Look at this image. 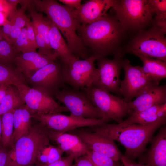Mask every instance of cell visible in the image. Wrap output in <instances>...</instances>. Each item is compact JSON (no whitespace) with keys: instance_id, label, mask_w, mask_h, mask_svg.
<instances>
[{"instance_id":"obj_1","label":"cell","mask_w":166,"mask_h":166,"mask_svg":"<svg viewBox=\"0 0 166 166\" xmlns=\"http://www.w3.org/2000/svg\"><path fill=\"white\" fill-rule=\"evenodd\" d=\"M77 31L91 55L98 58L109 55L122 58L124 47L130 36L119 21L108 13L91 23L81 25Z\"/></svg>"},{"instance_id":"obj_2","label":"cell","mask_w":166,"mask_h":166,"mask_svg":"<svg viewBox=\"0 0 166 166\" xmlns=\"http://www.w3.org/2000/svg\"><path fill=\"white\" fill-rule=\"evenodd\" d=\"M166 118L145 125L132 124L122 127L118 124H108L93 127V132L116 141L125 148L124 156L134 161L140 158L146 150L155 132L165 124Z\"/></svg>"},{"instance_id":"obj_3","label":"cell","mask_w":166,"mask_h":166,"mask_svg":"<svg viewBox=\"0 0 166 166\" xmlns=\"http://www.w3.org/2000/svg\"><path fill=\"white\" fill-rule=\"evenodd\" d=\"M35 9L45 13L65 38L69 48L77 58L85 59L90 56L78 37L77 30L81 24L73 15L74 9L54 0H32Z\"/></svg>"},{"instance_id":"obj_4","label":"cell","mask_w":166,"mask_h":166,"mask_svg":"<svg viewBox=\"0 0 166 166\" xmlns=\"http://www.w3.org/2000/svg\"><path fill=\"white\" fill-rule=\"evenodd\" d=\"M110 14L130 36L152 26L154 14L148 0H117Z\"/></svg>"},{"instance_id":"obj_5","label":"cell","mask_w":166,"mask_h":166,"mask_svg":"<svg viewBox=\"0 0 166 166\" xmlns=\"http://www.w3.org/2000/svg\"><path fill=\"white\" fill-rule=\"evenodd\" d=\"M49 130L39 123L32 126L26 135L18 139L11 148L6 166H28L36 164L44 148L50 145Z\"/></svg>"},{"instance_id":"obj_6","label":"cell","mask_w":166,"mask_h":166,"mask_svg":"<svg viewBox=\"0 0 166 166\" xmlns=\"http://www.w3.org/2000/svg\"><path fill=\"white\" fill-rule=\"evenodd\" d=\"M166 33L152 26L131 35L124 49V54H140L166 63Z\"/></svg>"},{"instance_id":"obj_7","label":"cell","mask_w":166,"mask_h":166,"mask_svg":"<svg viewBox=\"0 0 166 166\" xmlns=\"http://www.w3.org/2000/svg\"><path fill=\"white\" fill-rule=\"evenodd\" d=\"M55 97L65 105L71 116L85 118L103 119L101 112L93 105L89 96L81 90H75L65 85Z\"/></svg>"},{"instance_id":"obj_8","label":"cell","mask_w":166,"mask_h":166,"mask_svg":"<svg viewBox=\"0 0 166 166\" xmlns=\"http://www.w3.org/2000/svg\"><path fill=\"white\" fill-rule=\"evenodd\" d=\"M80 89L89 96L93 105L99 109L102 114L103 119L114 121L119 124L128 115L127 103L123 99L93 86Z\"/></svg>"},{"instance_id":"obj_9","label":"cell","mask_w":166,"mask_h":166,"mask_svg":"<svg viewBox=\"0 0 166 166\" xmlns=\"http://www.w3.org/2000/svg\"><path fill=\"white\" fill-rule=\"evenodd\" d=\"M32 118L39 122L48 130L60 132H67L84 127L102 126L109 121L104 119L80 118L61 113L38 114L31 112Z\"/></svg>"},{"instance_id":"obj_10","label":"cell","mask_w":166,"mask_h":166,"mask_svg":"<svg viewBox=\"0 0 166 166\" xmlns=\"http://www.w3.org/2000/svg\"><path fill=\"white\" fill-rule=\"evenodd\" d=\"M63 64L54 61L40 69L26 79L32 88L39 90L54 98L65 85Z\"/></svg>"},{"instance_id":"obj_11","label":"cell","mask_w":166,"mask_h":166,"mask_svg":"<svg viewBox=\"0 0 166 166\" xmlns=\"http://www.w3.org/2000/svg\"><path fill=\"white\" fill-rule=\"evenodd\" d=\"M122 68L124 71V77L120 82V95L123 96V100L127 103L140 94L150 85L155 82L143 72L141 67L132 66L128 59H122Z\"/></svg>"},{"instance_id":"obj_12","label":"cell","mask_w":166,"mask_h":166,"mask_svg":"<svg viewBox=\"0 0 166 166\" xmlns=\"http://www.w3.org/2000/svg\"><path fill=\"white\" fill-rule=\"evenodd\" d=\"M98 58L92 55L85 59L77 58L69 65L63 64L65 84L76 90L92 86L97 69L95 66L94 61Z\"/></svg>"},{"instance_id":"obj_13","label":"cell","mask_w":166,"mask_h":166,"mask_svg":"<svg viewBox=\"0 0 166 166\" xmlns=\"http://www.w3.org/2000/svg\"><path fill=\"white\" fill-rule=\"evenodd\" d=\"M122 58L110 59L101 57L97 59L98 68L92 83L93 87L120 95V75Z\"/></svg>"},{"instance_id":"obj_14","label":"cell","mask_w":166,"mask_h":166,"mask_svg":"<svg viewBox=\"0 0 166 166\" xmlns=\"http://www.w3.org/2000/svg\"><path fill=\"white\" fill-rule=\"evenodd\" d=\"M27 108L32 113L38 114L59 113L69 111L65 106L57 102L45 93L22 83L16 87Z\"/></svg>"},{"instance_id":"obj_15","label":"cell","mask_w":166,"mask_h":166,"mask_svg":"<svg viewBox=\"0 0 166 166\" xmlns=\"http://www.w3.org/2000/svg\"><path fill=\"white\" fill-rule=\"evenodd\" d=\"M68 132L78 136L88 148L101 155L108 157L116 162L122 154L114 141L95 132L76 129Z\"/></svg>"},{"instance_id":"obj_16","label":"cell","mask_w":166,"mask_h":166,"mask_svg":"<svg viewBox=\"0 0 166 166\" xmlns=\"http://www.w3.org/2000/svg\"><path fill=\"white\" fill-rule=\"evenodd\" d=\"M166 103V85L153 82L136 99L127 103L128 115L135 114L154 106Z\"/></svg>"},{"instance_id":"obj_17","label":"cell","mask_w":166,"mask_h":166,"mask_svg":"<svg viewBox=\"0 0 166 166\" xmlns=\"http://www.w3.org/2000/svg\"><path fill=\"white\" fill-rule=\"evenodd\" d=\"M58 57L59 54L54 51L48 55L36 51L18 53L15 59L14 65L26 79L43 67L54 61Z\"/></svg>"},{"instance_id":"obj_18","label":"cell","mask_w":166,"mask_h":166,"mask_svg":"<svg viewBox=\"0 0 166 166\" xmlns=\"http://www.w3.org/2000/svg\"><path fill=\"white\" fill-rule=\"evenodd\" d=\"M117 0H90L81 4L73 13L81 25L91 23L103 16L113 7Z\"/></svg>"},{"instance_id":"obj_19","label":"cell","mask_w":166,"mask_h":166,"mask_svg":"<svg viewBox=\"0 0 166 166\" xmlns=\"http://www.w3.org/2000/svg\"><path fill=\"white\" fill-rule=\"evenodd\" d=\"M50 140L57 144L58 147L75 160L87 154L89 149L77 135L70 133L60 132L49 130Z\"/></svg>"},{"instance_id":"obj_20","label":"cell","mask_w":166,"mask_h":166,"mask_svg":"<svg viewBox=\"0 0 166 166\" xmlns=\"http://www.w3.org/2000/svg\"><path fill=\"white\" fill-rule=\"evenodd\" d=\"M150 147L146 156L142 157L139 163L150 166H166V127L160 128L150 141Z\"/></svg>"},{"instance_id":"obj_21","label":"cell","mask_w":166,"mask_h":166,"mask_svg":"<svg viewBox=\"0 0 166 166\" xmlns=\"http://www.w3.org/2000/svg\"><path fill=\"white\" fill-rule=\"evenodd\" d=\"M47 18L49 25V38L50 46L58 53L63 65H69L77 58L69 49L66 42L57 26Z\"/></svg>"},{"instance_id":"obj_22","label":"cell","mask_w":166,"mask_h":166,"mask_svg":"<svg viewBox=\"0 0 166 166\" xmlns=\"http://www.w3.org/2000/svg\"><path fill=\"white\" fill-rule=\"evenodd\" d=\"M165 118H166V103L154 106L130 115L125 120L118 124L122 127L134 124L145 125Z\"/></svg>"},{"instance_id":"obj_23","label":"cell","mask_w":166,"mask_h":166,"mask_svg":"<svg viewBox=\"0 0 166 166\" xmlns=\"http://www.w3.org/2000/svg\"><path fill=\"white\" fill-rule=\"evenodd\" d=\"M31 111L26 105L14 109V144L20 137L27 134L32 128Z\"/></svg>"},{"instance_id":"obj_24","label":"cell","mask_w":166,"mask_h":166,"mask_svg":"<svg viewBox=\"0 0 166 166\" xmlns=\"http://www.w3.org/2000/svg\"><path fill=\"white\" fill-rule=\"evenodd\" d=\"M141 60L143 66V72L149 76L155 82L159 83L160 81L166 77V63L156 59L136 54Z\"/></svg>"},{"instance_id":"obj_25","label":"cell","mask_w":166,"mask_h":166,"mask_svg":"<svg viewBox=\"0 0 166 166\" xmlns=\"http://www.w3.org/2000/svg\"><path fill=\"white\" fill-rule=\"evenodd\" d=\"M26 9L32 18L35 35L38 36L43 38L49 50L51 53L54 52V51L49 45V25L47 17H44L42 14L37 11L31 0L30 1Z\"/></svg>"},{"instance_id":"obj_26","label":"cell","mask_w":166,"mask_h":166,"mask_svg":"<svg viewBox=\"0 0 166 166\" xmlns=\"http://www.w3.org/2000/svg\"><path fill=\"white\" fill-rule=\"evenodd\" d=\"M25 105L17 88L14 85H9L0 103V116Z\"/></svg>"},{"instance_id":"obj_27","label":"cell","mask_w":166,"mask_h":166,"mask_svg":"<svg viewBox=\"0 0 166 166\" xmlns=\"http://www.w3.org/2000/svg\"><path fill=\"white\" fill-rule=\"evenodd\" d=\"M26 82L23 75L16 67L0 65V86L13 85L17 87Z\"/></svg>"},{"instance_id":"obj_28","label":"cell","mask_w":166,"mask_h":166,"mask_svg":"<svg viewBox=\"0 0 166 166\" xmlns=\"http://www.w3.org/2000/svg\"><path fill=\"white\" fill-rule=\"evenodd\" d=\"M14 109L1 116L2 143L5 148L14 146L13 140L14 132Z\"/></svg>"},{"instance_id":"obj_29","label":"cell","mask_w":166,"mask_h":166,"mask_svg":"<svg viewBox=\"0 0 166 166\" xmlns=\"http://www.w3.org/2000/svg\"><path fill=\"white\" fill-rule=\"evenodd\" d=\"M18 53L14 46L5 40L0 41V65L14 66Z\"/></svg>"},{"instance_id":"obj_30","label":"cell","mask_w":166,"mask_h":166,"mask_svg":"<svg viewBox=\"0 0 166 166\" xmlns=\"http://www.w3.org/2000/svg\"><path fill=\"white\" fill-rule=\"evenodd\" d=\"M30 0H21V7L15 11L9 18L13 26L22 29L25 26L28 18L25 14V11Z\"/></svg>"},{"instance_id":"obj_31","label":"cell","mask_w":166,"mask_h":166,"mask_svg":"<svg viewBox=\"0 0 166 166\" xmlns=\"http://www.w3.org/2000/svg\"><path fill=\"white\" fill-rule=\"evenodd\" d=\"M14 46L18 52L24 53L36 51V49L34 47L28 38L25 27L22 28Z\"/></svg>"},{"instance_id":"obj_32","label":"cell","mask_w":166,"mask_h":166,"mask_svg":"<svg viewBox=\"0 0 166 166\" xmlns=\"http://www.w3.org/2000/svg\"><path fill=\"white\" fill-rule=\"evenodd\" d=\"M87 154L93 166H115L117 162L110 158L100 155L92 150H89Z\"/></svg>"},{"instance_id":"obj_33","label":"cell","mask_w":166,"mask_h":166,"mask_svg":"<svg viewBox=\"0 0 166 166\" xmlns=\"http://www.w3.org/2000/svg\"><path fill=\"white\" fill-rule=\"evenodd\" d=\"M155 17L166 18V0H148Z\"/></svg>"},{"instance_id":"obj_34","label":"cell","mask_w":166,"mask_h":166,"mask_svg":"<svg viewBox=\"0 0 166 166\" xmlns=\"http://www.w3.org/2000/svg\"><path fill=\"white\" fill-rule=\"evenodd\" d=\"M25 26L26 29L27 36L29 40L35 49L38 48L36 41L34 26L32 21L28 18Z\"/></svg>"},{"instance_id":"obj_35","label":"cell","mask_w":166,"mask_h":166,"mask_svg":"<svg viewBox=\"0 0 166 166\" xmlns=\"http://www.w3.org/2000/svg\"><path fill=\"white\" fill-rule=\"evenodd\" d=\"M64 152L58 147L51 146L48 156V161L46 164L56 161L61 157Z\"/></svg>"},{"instance_id":"obj_36","label":"cell","mask_w":166,"mask_h":166,"mask_svg":"<svg viewBox=\"0 0 166 166\" xmlns=\"http://www.w3.org/2000/svg\"><path fill=\"white\" fill-rule=\"evenodd\" d=\"M15 11L8 0H0V12L6 18H10Z\"/></svg>"},{"instance_id":"obj_37","label":"cell","mask_w":166,"mask_h":166,"mask_svg":"<svg viewBox=\"0 0 166 166\" xmlns=\"http://www.w3.org/2000/svg\"><path fill=\"white\" fill-rule=\"evenodd\" d=\"M74 158L72 156L61 157L58 160L48 164H38L40 166H70L72 163Z\"/></svg>"},{"instance_id":"obj_38","label":"cell","mask_w":166,"mask_h":166,"mask_svg":"<svg viewBox=\"0 0 166 166\" xmlns=\"http://www.w3.org/2000/svg\"><path fill=\"white\" fill-rule=\"evenodd\" d=\"M11 152V149L8 150L6 148L0 146V166H6Z\"/></svg>"},{"instance_id":"obj_39","label":"cell","mask_w":166,"mask_h":166,"mask_svg":"<svg viewBox=\"0 0 166 166\" xmlns=\"http://www.w3.org/2000/svg\"><path fill=\"white\" fill-rule=\"evenodd\" d=\"M2 25V30L4 40L9 43V37L12 30L13 26L10 20H8L7 18L5 19Z\"/></svg>"},{"instance_id":"obj_40","label":"cell","mask_w":166,"mask_h":166,"mask_svg":"<svg viewBox=\"0 0 166 166\" xmlns=\"http://www.w3.org/2000/svg\"><path fill=\"white\" fill-rule=\"evenodd\" d=\"M74 160L75 164L70 166H93L91 161L87 153Z\"/></svg>"},{"instance_id":"obj_41","label":"cell","mask_w":166,"mask_h":166,"mask_svg":"<svg viewBox=\"0 0 166 166\" xmlns=\"http://www.w3.org/2000/svg\"><path fill=\"white\" fill-rule=\"evenodd\" d=\"M22 29L13 26L9 37V44L14 46L15 41L20 34Z\"/></svg>"},{"instance_id":"obj_42","label":"cell","mask_w":166,"mask_h":166,"mask_svg":"<svg viewBox=\"0 0 166 166\" xmlns=\"http://www.w3.org/2000/svg\"><path fill=\"white\" fill-rule=\"evenodd\" d=\"M119 160L121 162L123 166H150L147 164L136 163L134 161L129 159L122 154L120 156Z\"/></svg>"},{"instance_id":"obj_43","label":"cell","mask_w":166,"mask_h":166,"mask_svg":"<svg viewBox=\"0 0 166 166\" xmlns=\"http://www.w3.org/2000/svg\"><path fill=\"white\" fill-rule=\"evenodd\" d=\"M59 1L74 10L79 9L81 5V0H59Z\"/></svg>"},{"instance_id":"obj_44","label":"cell","mask_w":166,"mask_h":166,"mask_svg":"<svg viewBox=\"0 0 166 166\" xmlns=\"http://www.w3.org/2000/svg\"><path fill=\"white\" fill-rule=\"evenodd\" d=\"M152 26L157 27L166 33V18H154Z\"/></svg>"},{"instance_id":"obj_45","label":"cell","mask_w":166,"mask_h":166,"mask_svg":"<svg viewBox=\"0 0 166 166\" xmlns=\"http://www.w3.org/2000/svg\"><path fill=\"white\" fill-rule=\"evenodd\" d=\"M8 85H3L0 86V103L6 93Z\"/></svg>"},{"instance_id":"obj_46","label":"cell","mask_w":166,"mask_h":166,"mask_svg":"<svg viewBox=\"0 0 166 166\" xmlns=\"http://www.w3.org/2000/svg\"><path fill=\"white\" fill-rule=\"evenodd\" d=\"M7 18L4 14L0 12V25H3L5 19Z\"/></svg>"},{"instance_id":"obj_47","label":"cell","mask_w":166,"mask_h":166,"mask_svg":"<svg viewBox=\"0 0 166 166\" xmlns=\"http://www.w3.org/2000/svg\"><path fill=\"white\" fill-rule=\"evenodd\" d=\"M1 116H0V146H2V143Z\"/></svg>"},{"instance_id":"obj_48","label":"cell","mask_w":166,"mask_h":166,"mask_svg":"<svg viewBox=\"0 0 166 166\" xmlns=\"http://www.w3.org/2000/svg\"><path fill=\"white\" fill-rule=\"evenodd\" d=\"M3 40H4V38L2 34V30L0 28V41Z\"/></svg>"},{"instance_id":"obj_49","label":"cell","mask_w":166,"mask_h":166,"mask_svg":"<svg viewBox=\"0 0 166 166\" xmlns=\"http://www.w3.org/2000/svg\"><path fill=\"white\" fill-rule=\"evenodd\" d=\"M115 166H123L122 164H120V163H118V162H116V164Z\"/></svg>"},{"instance_id":"obj_50","label":"cell","mask_w":166,"mask_h":166,"mask_svg":"<svg viewBox=\"0 0 166 166\" xmlns=\"http://www.w3.org/2000/svg\"><path fill=\"white\" fill-rule=\"evenodd\" d=\"M28 166H40L38 164H34L31 165H29Z\"/></svg>"}]
</instances>
